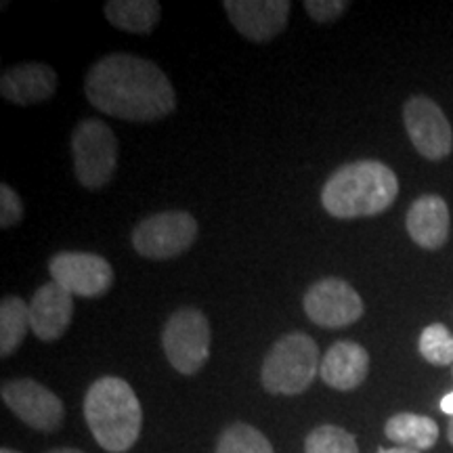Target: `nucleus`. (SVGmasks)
<instances>
[{
	"label": "nucleus",
	"instance_id": "nucleus-1",
	"mask_svg": "<svg viewBox=\"0 0 453 453\" xmlns=\"http://www.w3.org/2000/svg\"><path fill=\"white\" fill-rule=\"evenodd\" d=\"M87 99L95 110L127 122H154L177 105L173 84L154 61L130 53L105 55L88 70Z\"/></svg>",
	"mask_w": 453,
	"mask_h": 453
},
{
	"label": "nucleus",
	"instance_id": "nucleus-2",
	"mask_svg": "<svg viewBox=\"0 0 453 453\" xmlns=\"http://www.w3.org/2000/svg\"><path fill=\"white\" fill-rule=\"evenodd\" d=\"M399 180L387 164L359 160L338 168L321 189V203L336 219L382 214L396 200Z\"/></svg>",
	"mask_w": 453,
	"mask_h": 453
},
{
	"label": "nucleus",
	"instance_id": "nucleus-3",
	"mask_svg": "<svg viewBox=\"0 0 453 453\" xmlns=\"http://www.w3.org/2000/svg\"><path fill=\"white\" fill-rule=\"evenodd\" d=\"M84 418L93 437L105 451L124 453L137 443L143 410L127 380L105 376L93 382L84 396Z\"/></svg>",
	"mask_w": 453,
	"mask_h": 453
},
{
	"label": "nucleus",
	"instance_id": "nucleus-4",
	"mask_svg": "<svg viewBox=\"0 0 453 453\" xmlns=\"http://www.w3.org/2000/svg\"><path fill=\"white\" fill-rule=\"evenodd\" d=\"M319 349L303 332L281 336L265 357L260 380L271 395H300L319 372Z\"/></svg>",
	"mask_w": 453,
	"mask_h": 453
},
{
	"label": "nucleus",
	"instance_id": "nucleus-5",
	"mask_svg": "<svg viewBox=\"0 0 453 453\" xmlns=\"http://www.w3.org/2000/svg\"><path fill=\"white\" fill-rule=\"evenodd\" d=\"M73 173L87 189L107 185L118 166V139L101 120H82L72 134Z\"/></svg>",
	"mask_w": 453,
	"mask_h": 453
},
{
	"label": "nucleus",
	"instance_id": "nucleus-6",
	"mask_svg": "<svg viewBox=\"0 0 453 453\" xmlns=\"http://www.w3.org/2000/svg\"><path fill=\"white\" fill-rule=\"evenodd\" d=\"M211 324L202 311L185 307L174 311L164 326L162 344L170 365L183 376H194L211 355Z\"/></svg>",
	"mask_w": 453,
	"mask_h": 453
},
{
	"label": "nucleus",
	"instance_id": "nucleus-7",
	"mask_svg": "<svg viewBox=\"0 0 453 453\" xmlns=\"http://www.w3.org/2000/svg\"><path fill=\"white\" fill-rule=\"evenodd\" d=\"M197 223L189 212H160L141 220L133 231V246L151 260L174 258L194 246Z\"/></svg>",
	"mask_w": 453,
	"mask_h": 453
},
{
	"label": "nucleus",
	"instance_id": "nucleus-8",
	"mask_svg": "<svg viewBox=\"0 0 453 453\" xmlns=\"http://www.w3.org/2000/svg\"><path fill=\"white\" fill-rule=\"evenodd\" d=\"M304 313L313 324L338 330L361 319L364 300L350 283L326 277L313 283L304 294Z\"/></svg>",
	"mask_w": 453,
	"mask_h": 453
},
{
	"label": "nucleus",
	"instance_id": "nucleus-9",
	"mask_svg": "<svg viewBox=\"0 0 453 453\" xmlns=\"http://www.w3.org/2000/svg\"><path fill=\"white\" fill-rule=\"evenodd\" d=\"M49 271L53 281L72 296L99 298L113 283L110 260L90 252H59L50 258Z\"/></svg>",
	"mask_w": 453,
	"mask_h": 453
},
{
	"label": "nucleus",
	"instance_id": "nucleus-10",
	"mask_svg": "<svg viewBox=\"0 0 453 453\" xmlns=\"http://www.w3.org/2000/svg\"><path fill=\"white\" fill-rule=\"evenodd\" d=\"M403 122L413 147L426 160L437 162L451 154V124L433 99L422 95L411 97L403 107Z\"/></svg>",
	"mask_w": 453,
	"mask_h": 453
},
{
	"label": "nucleus",
	"instance_id": "nucleus-11",
	"mask_svg": "<svg viewBox=\"0 0 453 453\" xmlns=\"http://www.w3.org/2000/svg\"><path fill=\"white\" fill-rule=\"evenodd\" d=\"M3 401L21 422L34 430L53 433L64 422L65 410L59 396L30 378L3 384Z\"/></svg>",
	"mask_w": 453,
	"mask_h": 453
},
{
	"label": "nucleus",
	"instance_id": "nucleus-12",
	"mask_svg": "<svg viewBox=\"0 0 453 453\" xmlns=\"http://www.w3.org/2000/svg\"><path fill=\"white\" fill-rule=\"evenodd\" d=\"M223 7L235 30L254 42L273 41L290 15L288 0H226Z\"/></svg>",
	"mask_w": 453,
	"mask_h": 453
},
{
	"label": "nucleus",
	"instance_id": "nucleus-13",
	"mask_svg": "<svg viewBox=\"0 0 453 453\" xmlns=\"http://www.w3.org/2000/svg\"><path fill=\"white\" fill-rule=\"evenodd\" d=\"M73 317V296L57 281L44 283L30 300V326L42 342L59 340Z\"/></svg>",
	"mask_w": 453,
	"mask_h": 453
},
{
	"label": "nucleus",
	"instance_id": "nucleus-14",
	"mask_svg": "<svg viewBox=\"0 0 453 453\" xmlns=\"http://www.w3.org/2000/svg\"><path fill=\"white\" fill-rule=\"evenodd\" d=\"M57 90V73L44 64H19L0 78L3 97L17 105H34L50 99Z\"/></svg>",
	"mask_w": 453,
	"mask_h": 453
},
{
	"label": "nucleus",
	"instance_id": "nucleus-15",
	"mask_svg": "<svg viewBox=\"0 0 453 453\" xmlns=\"http://www.w3.org/2000/svg\"><path fill=\"white\" fill-rule=\"evenodd\" d=\"M370 372V355L361 344L342 340L332 344L319 365V376L327 387L353 390L361 387Z\"/></svg>",
	"mask_w": 453,
	"mask_h": 453
},
{
	"label": "nucleus",
	"instance_id": "nucleus-16",
	"mask_svg": "<svg viewBox=\"0 0 453 453\" xmlns=\"http://www.w3.org/2000/svg\"><path fill=\"white\" fill-rule=\"evenodd\" d=\"M407 234L424 250H439L449 235V208L441 196H422L407 211Z\"/></svg>",
	"mask_w": 453,
	"mask_h": 453
},
{
	"label": "nucleus",
	"instance_id": "nucleus-17",
	"mask_svg": "<svg viewBox=\"0 0 453 453\" xmlns=\"http://www.w3.org/2000/svg\"><path fill=\"white\" fill-rule=\"evenodd\" d=\"M384 434L399 447L416 451L433 449L439 441V426L433 418L418 413H396L384 426Z\"/></svg>",
	"mask_w": 453,
	"mask_h": 453
},
{
	"label": "nucleus",
	"instance_id": "nucleus-18",
	"mask_svg": "<svg viewBox=\"0 0 453 453\" xmlns=\"http://www.w3.org/2000/svg\"><path fill=\"white\" fill-rule=\"evenodd\" d=\"M160 15L162 7L156 0H111L105 4L107 21L130 34H150Z\"/></svg>",
	"mask_w": 453,
	"mask_h": 453
},
{
	"label": "nucleus",
	"instance_id": "nucleus-19",
	"mask_svg": "<svg viewBox=\"0 0 453 453\" xmlns=\"http://www.w3.org/2000/svg\"><path fill=\"white\" fill-rule=\"evenodd\" d=\"M27 330H32L30 304H26L19 296L3 298V304H0V355H13L24 342Z\"/></svg>",
	"mask_w": 453,
	"mask_h": 453
},
{
	"label": "nucleus",
	"instance_id": "nucleus-20",
	"mask_svg": "<svg viewBox=\"0 0 453 453\" xmlns=\"http://www.w3.org/2000/svg\"><path fill=\"white\" fill-rule=\"evenodd\" d=\"M217 453H273V445L250 424L235 422L220 433Z\"/></svg>",
	"mask_w": 453,
	"mask_h": 453
},
{
	"label": "nucleus",
	"instance_id": "nucleus-21",
	"mask_svg": "<svg viewBox=\"0 0 453 453\" xmlns=\"http://www.w3.org/2000/svg\"><path fill=\"white\" fill-rule=\"evenodd\" d=\"M304 453H359V447L349 430L324 424L311 430L304 441Z\"/></svg>",
	"mask_w": 453,
	"mask_h": 453
},
{
	"label": "nucleus",
	"instance_id": "nucleus-22",
	"mask_svg": "<svg viewBox=\"0 0 453 453\" xmlns=\"http://www.w3.org/2000/svg\"><path fill=\"white\" fill-rule=\"evenodd\" d=\"M418 347H420V355L428 364L439 367L453 365V334L443 324L424 327Z\"/></svg>",
	"mask_w": 453,
	"mask_h": 453
},
{
	"label": "nucleus",
	"instance_id": "nucleus-23",
	"mask_svg": "<svg viewBox=\"0 0 453 453\" xmlns=\"http://www.w3.org/2000/svg\"><path fill=\"white\" fill-rule=\"evenodd\" d=\"M24 217V203L7 183L0 185V226L9 229Z\"/></svg>",
	"mask_w": 453,
	"mask_h": 453
},
{
	"label": "nucleus",
	"instance_id": "nucleus-24",
	"mask_svg": "<svg viewBox=\"0 0 453 453\" xmlns=\"http://www.w3.org/2000/svg\"><path fill=\"white\" fill-rule=\"evenodd\" d=\"M347 7L349 3H342V0H307L304 3V9L317 24H330V21L338 19Z\"/></svg>",
	"mask_w": 453,
	"mask_h": 453
},
{
	"label": "nucleus",
	"instance_id": "nucleus-25",
	"mask_svg": "<svg viewBox=\"0 0 453 453\" xmlns=\"http://www.w3.org/2000/svg\"><path fill=\"white\" fill-rule=\"evenodd\" d=\"M441 410H443L445 413H449V416L453 418V393L443 396V401H441Z\"/></svg>",
	"mask_w": 453,
	"mask_h": 453
},
{
	"label": "nucleus",
	"instance_id": "nucleus-26",
	"mask_svg": "<svg viewBox=\"0 0 453 453\" xmlns=\"http://www.w3.org/2000/svg\"><path fill=\"white\" fill-rule=\"evenodd\" d=\"M378 453H422V451L410 449V447H393V449H378Z\"/></svg>",
	"mask_w": 453,
	"mask_h": 453
},
{
	"label": "nucleus",
	"instance_id": "nucleus-27",
	"mask_svg": "<svg viewBox=\"0 0 453 453\" xmlns=\"http://www.w3.org/2000/svg\"><path fill=\"white\" fill-rule=\"evenodd\" d=\"M49 453H82L81 449H72V447H61V449H53Z\"/></svg>",
	"mask_w": 453,
	"mask_h": 453
},
{
	"label": "nucleus",
	"instance_id": "nucleus-28",
	"mask_svg": "<svg viewBox=\"0 0 453 453\" xmlns=\"http://www.w3.org/2000/svg\"><path fill=\"white\" fill-rule=\"evenodd\" d=\"M447 439H449V443L453 445V418L449 420V426H447Z\"/></svg>",
	"mask_w": 453,
	"mask_h": 453
},
{
	"label": "nucleus",
	"instance_id": "nucleus-29",
	"mask_svg": "<svg viewBox=\"0 0 453 453\" xmlns=\"http://www.w3.org/2000/svg\"><path fill=\"white\" fill-rule=\"evenodd\" d=\"M0 453H19V451H15V449H9V447H3V449H0Z\"/></svg>",
	"mask_w": 453,
	"mask_h": 453
}]
</instances>
